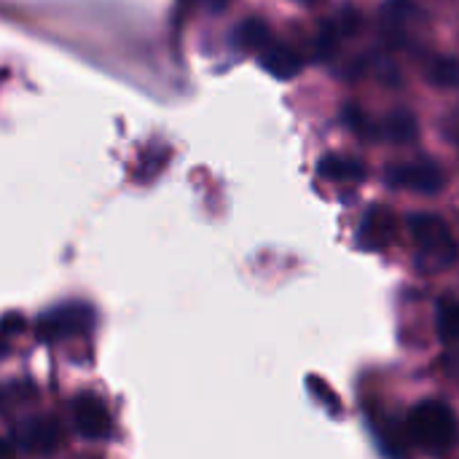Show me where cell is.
<instances>
[{"mask_svg": "<svg viewBox=\"0 0 459 459\" xmlns=\"http://www.w3.org/2000/svg\"><path fill=\"white\" fill-rule=\"evenodd\" d=\"M409 438L428 455H449L459 441L457 414L444 401H422L409 411Z\"/></svg>", "mask_w": 459, "mask_h": 459, "instance_id": "1", "label": "cell"}, {"mask_svg": "<svg viewBox=\"0 0 459 459\" xmlns=\"http://www.w3.org/2000/svg\"><path fill=\"white\" fill-rule=\"evenodd\" d=\"M409 231L417 242L422 264L433 269H446L457 261L459 245L452 229L444 223V218L433 212H414L409 218Z\"/></svg>", "mask_w": 459, "mask_h": 459, "instance_id": "2", "label": "cell"}, {"mask_svg": "<svg viewBox=\"0 0 459 459\" xmlns=\"http://www.w3.org/2000/svg\"><path fill=\"white\" fill-rule=\"evenodd\" d=\"M94 325V312L89 304H81V301H70V304H62V307H54L51 312H46L40 320H38V339L46 342V344H56V342H65V339H75V336H83L89 333Z\"/></svg>", "mask_w": 459, "mask_h": 459, "instance_id": "3", "label": "cell"}, {"mask_svg": "<svg viewBox=\"0 0 459 459\" xmlns=\"http://www.w3.org/2000/svg\"><path fill=\"white\" fill-rule=\"evenodd\" d=\"M385 180H387V186H393V188L414 191V194H425V196H433V194H438V191L446 186L444 169H441L436 161H430V159L390 164V167L385 169Z\"/></svg>", "mask_w": 459, "mask_h": 459, "instance_id": "4", "label": "cell"}, {"mask_svg": "<svg viewBox=\"0 0 459 459\" xmlns=\"http://www.w3.org/2000/svg\"><path fill=\"white\" fill-rule=\"evenodd\" d=\"M70 420L81 438L86 441H102L110 433V414L108 406L89 393H81L70 401Z\"/></svg>", "mask_w": 459, "mask_h": 459, "instance_id": "5", "label": "cell"}, {"mask_svg": "<svg viewBox=\"0 0 459 459\" xmlns=\"http://www.w3.org/2000/svg\"><path fill=\"white\" fill-rule=\"evenodd\" d=\"M13 441L27 455H51L59 446V425L51 417H30L16 425Z\"/></svg>", "mask_w": 459, "mask_h": 459, "instance_id": "6", "label": "cell"}, {"mask_svg": "<svg viewBox=\"0 0 459 459\" xmlns=\"http://www.w3.org/2000/svg\"><path fill=\"white\" fill-rule=\"evenodd\" d=\"M414 3L411 0H387L379 16V30L387 46L398 48L409 40V27L414 19Z\"/></svg>", "mask_w": 459, "mask_h": 459, "instance_id": "7", "label": "cell"}, {"mask_svg": "<svg viewBox=\"0 0 459 459\" xmlns=\"http://www.w3.org/2000/svg\"><path fill=\"white\" fill-rule=\"evenodd\" d=\"M393 234H395L393 212L385 207H371L368 215L363 218V226H360V245L368 250H379L393 239Z\"/></svg>", "mask_w": 459, "mask_h": 459, "instance_id": "8", "label": "cell"}, {"mask_svg": "<svg viewBox=\"0 0 459 459\" xmlns=\"http://www.w3.org/2000/svg\"><path fill=\"white\" fill-rule=\"evenodd\" d=\"M258 56H261V65H264L274 78H282V81L293 78V75L301 70V56H299L290 46H285V43L269 40V43L258 51Z\"/></svg>", "mask_w": 459, "mask_h": 459, "instance_id": "9", "label": "cell"}, {"mask_svg": "<svg viewBox=\"0 0 459 459\" xmlns=\"http://www.w3.org/2000/svg\"><path fill=\"white\" fill-rule=\"evenodd\" d=\"M317 172L325 178V180H333V183H358L366 178V164H360L358 159H350V156H339V153H331L320 161Z\"/></svg>", "mask_w": 459, "mask_h": 459, "instance_id": "10", "label": "cell"}, {"mask_svg": "<svg viewBox=\"0 0 459 459\" xmlns=\"http://www.w3.org/2000/svg\"><path fill=\"white\" fill-rule=\"evenodd\" d=\"M382 134L385 140L395 143V145H409L417 140L420 134V124H417V116L411 110H393L385 124H382Z\"/></svg>", "mask_w": 459, "mask_h": 459, "instance_id": "11", "label": "cell"}, {"mask_svg": "<svg viewBox=\"0 0 459 459\" xmlns=\"http://www.w3.org/2000/svg\"><path fill=\"white\" fill-rule=\"evenodd\" d=\"M436 325H438V336H441L446 344H457L459 342V301H455V299H441V301H438Z\"/></svg>", "mask_w": 459, "mask_h": 459, "instance_id": "12", "label": "cell"}, {"mask_svg": "<svg viewBox=\"0 0 459 459\" xmlns=\"http://www.w3.org/2000/svg\"><path fill=\"white\" fill-rule=\"evenodd\" d=\"M428 81L438 89H455L459 86V59L457 56H436L428 65Z\"/></svg>", "mask_w": 459, "mask_h": 459, "instance_id": "13", "label": "cell"}, {"mask_svg": "<svg viewBox=\"0 0 459 459\" xmlns=\"http://www.w3.org/2000/svg\"><path fill=\"white\" fill-rule=\"evenodd\" d=\"M237 40H239L242 48L261 51L272 40V35H269V27H266L264 19H245L239 24V30H237Z\"/></svg>", "mask_w": 459, "mask_h": 459, "instance_id": "14", "label": "cell"}, {"mask_svg": "<svg viewBox=\"0 0 459 459\" xmlns=\"http://www.w3.org/2000/svg\"><path fill=\"white\" fill-rule=\"evenodd\" d=\"M339 40H342V30H339V24L336 22H325L323 27H320V32H317V56H331V54H336V48H339Z\"/></svg>", "mask_w": 459, "mask_h": 459, "instance_id": "15", "label": "cell"}, {"mask_svg": "<svg viewBox=\"0 0 459 459\" xmlns=\"http://www.w3.org/2000/svg\"><path fill=\"white\" fill-rule=\"evenodd\" d=\"M309 387L317 393L315 398H317L320 403H325V409H328V411H333V414L339 411V401L333 398V393H331V387H328L325 382H320V379H315V377H312V379H309Z\"/></svg>", "mask_w": 459, "mask_h": 459, "instance_id": "16", "label": "cell"}, {"mask_svg": "<svg viewBox=\"0 0 459 459\" xmlns=\"http://www.w3.org/2000/svg\"><path fill=\"white\" fill-rule=\"evenodd\" d=\"M167 156H169L167 151H159V153H151V156H145V161H143V164H145V169L140 172V178H143V180L153 178V175H156V172H159V169L167 164Z\"/></svg>", "mask_w": 459, "mask_h": 459, "instance_id": "17", "label": "cell"}, {"mask_svg": "<svg viewBox=\"0 0 459 459\" xmlns=\"http://www.w3.org/2000/svg\"><path fill=\"white\" fill-rule=\"evenodd\" d=\"M347 124L355 129V132H360V134H366L368 132V121H366V113L358 108V105H350L347 108Z\"/></svg>", "mask_w": 459, "mask_h": 459, "instance_id": "18", "label": "cell"}, {"mask_svg": "<svg viewBox=\"0 0 459 459\" xmlns=\"http://www.w3.org/2000/svg\"><path fill=\"white\" fill-rule=\"evenodd\" d=\"M336 24H339V30H342V35H355V32H358V27H360V16H358L355 11H350V8H347V11L339 16V22H336Z\"/></svg>", "mask_w": 459, "mask_h": 459, "instance_id": "19", "label": "cell"}, {"mask_svg": "<svg viewBox=\"0 0 459 459\" xmlns=\"http://www.w3.org/2000/svg\"><path fill=\"white\" fill-rule=\"evenodd\" d=\"M22 325H24L22 315H5V317H3V333H5V336L16 333V331H19Z\"/></svg>", "mask_w": 459, "mask_h": 459, "instance_id": "20", "label": "cell"}, {"mask_svg": "<svg viewBox=\"0 0 459 459\" xmlns=\"http://www.w3.org/2000/svg\"><path fill=\"white\" fill-rule=\"evenodd\" d=\"M204 3H207L210 11H218V13L226 11V5H229V0H204Z\"/></svg>", "mask_w": 459, "mask_h": 459, "instance_id": "21", "label": "cell"}, {"mask_svg": "<svg viewBox=\"0 0 459 459\" xmlns=\"http://www.w3.org/2000/svg\"><path fill=\"white\" fill-rule=\"evenodd\" d=\"M452 374L459 379V355H455V360H452Z\"/></svg>", "mask_w": 459, "mask_h": 459, "instance_id": "22", "label": "cell"}]
</instances>
